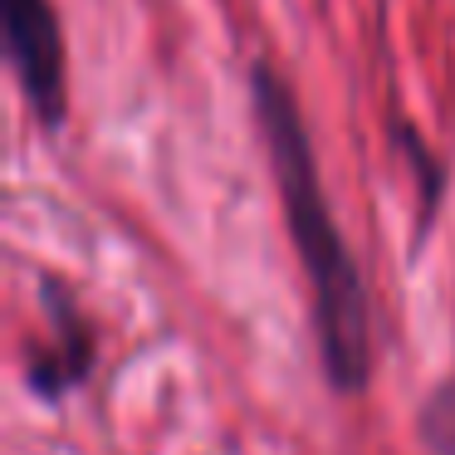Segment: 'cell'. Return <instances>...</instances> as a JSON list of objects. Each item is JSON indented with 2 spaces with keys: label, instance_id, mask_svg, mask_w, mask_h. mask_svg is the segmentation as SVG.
I'll return each instance as SVG.
<instances>
[{
  "label": "cell",
  "instance_id": "cell-1",
  "mask_svg": "<svg viewBox=\"0 0 455 455\" xmlns=\"http://www.w3.org/2000/svg\"><path fill=\"white\" fill-rule=\"evenodd\" d=\"M255 113L269 142V162H275V181L284 196L289 235L299 245V259L314 284V323H318V347H323V367L333 387L357 392L367 382V299L357 265L347 255L338 220L328 211L323 181H318V162L308 148V132L299 123V108L279 74L265 64L255 69Z\"/></svg>",
  "mask_w": 455,
  "mask_h": 455
},
{
  "label": "cell",
  "instance_id": "cell-2",
  "mask_svg": "<svg viewBox=\"0 0 455 455\" xmlns=\"http://www.w3.org/2000/svg\"><path fill=\"white\" fill-rule=\"evenodd\" d=\"M5 40H11V60L20 69L30 108L54 128L64 118V44H60L54 5L50 0H11Z\"/></svg>",
  "mask_w": 455,
  "mask_h": 455
},
{
  "label": "cell",
  "instance_id": "cell-3",
  "mask_svg": "<svg viewBox=\"0 0 455 455\" xmlns=\"http://www.w3.org/2000/svg\"><path fill=\"white\" fill-rule=\"evenodd\" d=\"M421 431H426V441H431L435 455H455V382H445L441 392L426 402Z\"/></svg>",
  "mask_w": 455,
  "mask_h": 455
}]
</instances>
